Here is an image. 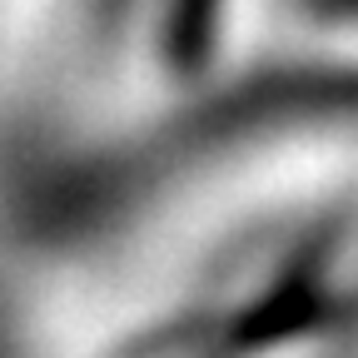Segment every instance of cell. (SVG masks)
<instances>
[{
    "label": "cell",
    "mask_w": 358,
    "mask_h": 358,
    "mask_svg": "<svg viewBox=\"0 0 358 358\" xmlns=\"http://www.w3.org/2000/svg\"><path fill=\"white\" fill-rule=\"evenodd\" d=\"M313 6H324V10H343V15H358V0H313Z\"/></svg>",
    "instance_id": "1"
}]
</instances>
